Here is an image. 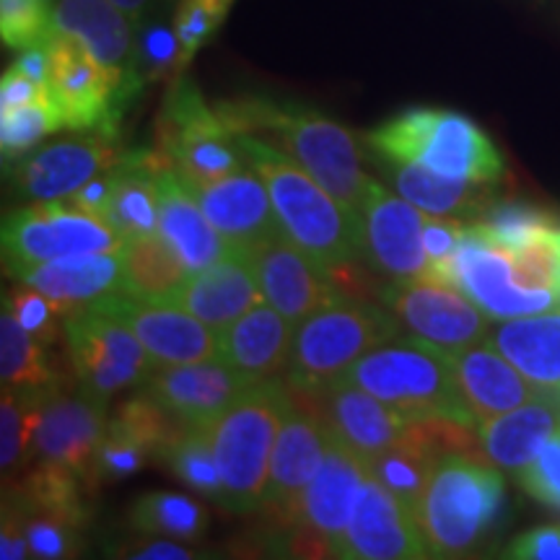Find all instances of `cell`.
<instances>
[{"mask_svg":"<svg viewBox=\"0 0 560 560\" xmlns=\"http://www.w3.org/2000/svg\"><path fill=\"white\" fill-rule=\"evenodd\" d=\"M215 109L234 132L260 138L296 161L361 223L369 177L361 170L359 140L348 128L304 104L270 96H240L215 104Z\"/></svg>","mask_w":560,"mask_h":560,"instance_id":"obj_1","label":"cell"},{"mask_svg":"<svg viewBox=\"0 0 560 560\" xmlns=\"http://www.w3.org/2000/svg\"><path fill=\"white\" fill-rule=\"evenodd\" d=\"M236 136L242 140L249 166L268 187L280 226L293 244H299L325 272L363 255L361 223L342 202L270 143L247 132Z\"/></svg>","mask_w":560,"mask_h":560,"instance_id":"obj_2","label":"cell"},{"mask_svg":"<svg viewBox=\"0 0 560 560\" xmlns=\"http://www.w3.org/2000/svg\"><path fill=\"white\" fill-rule=\"evenodd\" d=\"M291 405V384L272 376L252 384L208 423L210 446L223 486L221 506H226L231 514H252L262 509L272 446Z\"/></svg>","mask_w":560,"mask_h":560,"instance_id":"obj_3","label":"cell"},{"mask_svg":"<svg viewBox=\"0 0 560 560\" xmlns=\"http://www.w3.org/2000/svg\"><path fill=\"white\" fill-rule=\"evenodd\" d=\"M486 457L450 454L436 465L416 509L431 558H457L486 540L503 511V478Z\"/></svg>","mask_w":560,"mask_h":560,"instance_id":"obj_4","label":"cell"},{"mask_svg":"<svg viewBox=\"0 0 560 560\" xmlns=\"http://www.w3.org/2000/svg\"><path fill=\"white\" fill-rule=\"evenodd\" d=\"M376 156L416 161L444 177L495 185L506 174L501 151L470 117L450 109H405L366 136Z\"/></svg>","mask_w":560,"mask_h":560,"instance_id":"obj_5","label":"cell"},{"mask_svg":"<svg viewBox=\"0 0 560 560\" xmlns=\"http://www.w3.org/2000/svg\"><path fill=\"white\" fill-rule=\"evenodd\" d=\"M342 380L359 384L410 420L457 418L478 425L454 380L450 355L412 335H397L369 350Z\"/></svg>","mask_w":560,"mask_h":560,"instance_id":"obj_6","label":"cell"},{"mask_svg":"<svg viewBox=\"0 0 560 560\" xmlns=\"http://www.w3.org/2000/svg\"><path fill=\"white\" fill-rule=\"evenodd\" d=\"M402 325L387 306L342 296L306 317L293 335L289 384L306 397H322L369 350L397 338Z\"/></svg>","mask_w":560,"mask_h":560,"instance_id":"obj_7","label":"cell"},{"mask_svg":"<svg viewBox=\"0 0 560 560\" xmlns=\"http://www.w3.org/2000/svg\"><path fill=\"white\" fill-rule=\"evenodd\" d=\"M166 164L192 187L249 170L240 136L219 109L208 107L192 81L174 79L159 117V149Z\"/></svg>","mask_w":560,"mask_h":560,"instance_id":"obj_8","label":"cell"},{"mask_svg":"<svg viewBox=\"0 0 560 560\" xmlns=\"http://www.w3.org/2000/svg\"><path fill=\"white\" fill-rule=\"evenodd\" d=\"M68 361L75 387L109 402L117 392L138 387L153 374V361L122 319L94 306H81L62 319Z\"/></svg>","mask_w":560,"mask_h":560,"instance_id":"obj_9","label":"cell"},{"mask_svg":"<svg viewBox=\"0 0 560 560\" xmlns=\"http://www.w3.org/2000/svg\"><path fill=\"white\" fill-rule=\"evenodd\" d=\"M122 247L125 240L115 229L83 213L73 202L66 206L62 200H34L3 221L5 272L91 252H122Z\"/></svg>","mask_w":560,"mask_h":560,"instance_id":"obj_10","label":"cell"},{"mask_svg":"<svg viewBox=\"0 0 560 560\" xmlns=\"http://www.w3.org/2000/svg\"><path fill=\"white\" fill-rule=\"evenodd\" d=\"M429 280L459 289L490 322L527 317L560 306V293L556 291L524 289L514 276L511 252L495 247L475 221L467 223L465 240L452 262Z\"/></svg>","mask_w":560,"mask_h":560,"instance_id":"obj_11","label":"cell"},{"mask_svg":"<svg viewBox=\"0 0 560 560\" xmlns=\"http://www.w3.org/2000/svg\"><path fill=\"white\" fill-rule=\"evenodd\" d=\"M382 306L395 314L412 338L454 353L490 335V319L454 285L416 278L402 283H384Z\"/></svg>","mask_w":560,"mask_h":560,"instance_id":"obj_12","label":"cell"},{"mask_svg":"<svg viewBox=\"0 0 560 560\" xmlns=\"http://www.w3.org/2000/svg\"><path fill=\"white\" fill-rule=\"evenodd\" d=\"M52 32L73 39L107 70L117 89V107H125L143 89L138 75V30L112 0H58L52 5Z\"/></svg>","mask_w":560,"mask_h":560,"instance_id":"obj_13","label":"cell"},{"mask_svg":"<svg viewBox=\"0 0 560 560\" xmlns=\"http://www.w3.org/2000/svg\"><path fill=\"white\" fill-rule=\"evenodd\" d=\"M423 221V210L369 177L361 206V249L371 268L392 283L425 278Z\"/></svg>","mask_w":560,"mask_h":560,"instance_id":"obj_14","label":"cell"},{"mask_svg":"<svg viewBox=\"0 0 560 560\" xmlns=\"http://www.w3.org/2000/svg\"><path fill=\"white\" fill-rule=\"evenodd\" d=\"M107 425V402L94 400L79 387L68 389L66 382L55 384L42 395L34 420L32 459L68 467L86 482Z\"/></svg>","mask_w":560,"mask_h":560,"instance_id":"obj_15","label":"cell"},{"mask_svg":"<svg viewBox=\"0 0 560 560\" xmlns=\"http://www.w3.org/2000/svg\"><path fill=\"white\" fill-rule=\"evenodd\" d=\"M94 310L122 319L138 335L145 353L151 355L153 371L219 359V332L177 304H159L117 291L96 301Z\"/></svg>","mask_w":560,"mask_h":560,"instance_id":"obj_16","label":"cell"},{"mask_svg":"<svg viewBox=\"0 0 560 560\" xmlns=\"http://www.w3.org/2000/svg\"><path fill=\"white\" fill-rule=\"evenodd\" d=\"M327 436L330 425L322 420V412L301 408L293 400L272 446L270 478L262 499V511H268L278 527L299 524L301 495L325 462Z\"/></svg>","mask_w":560,"mask_h":560,"instance_id":"obj_17","label":"cell"},{"mask_svg":"<svg viewBox=\"0 0 560 560\" xmlns=\"http://www.w3.org/2000/svg\"><path fill=\"white\" fill-rule=\"evenodd\" d=\"M52 70L50 96L58 104L66 130H100L120 138L122 112L117 107V89L100 62L73 39L50 30Z\"/></svg>","mask_w":560,"mask_h":560,"instance_id":"obj_18","label":"cell"},{"mask_svg":"<svg viewBox=\"0 0 560 560\" xmlns=\"http://www.w3.org/2000/svg\"><path fill=\"white\" fill-rule=\"evenodd\" d=\"M125 153L128 151L120 149V138L91 130V136L55 140L32 156L16 161L11 179L21 198L68 200L96 174L120 164Z\"/></svg>","mask_w":560,"mask_h":560,"instance_id":"obj_19","label":"cell"},{"mask_svg":"<svg viewBox=\"0 0 560 560\" xmlns=\"http://www.w3.org/2000/svg\"><path fill=\"white\" fill-rule=\"evenodd\" d=\"M247 252L265 301L296 327L306 317L342 299L327 272L299 244H293L285 231Z\"/></svg>","mask_w":560,"mask_h":560,"instance_id":"obj_20","label":"cell"},{"mask_svg":"<svg viewBox=\"0 0 560 560\" xmlns=\"http://www.w3.org/2000/svg\"><path fill=\"white\" fill-rule=\"evenodd\" d=\"M429 556V545L423 540L416 514L366 472L342 542V558L416 560Z\"/></svg>","mask_w":560,"mask_h":560,"instance_id":"obj_21","label":"cell"},{"mask_svg":"<svg viewBox=\"0 0 560 560\" xmlns=\"http://www.w3.org/2000/svg\"><path fill=\"white\" fill-rule=\"evenodd\" d=\"M366 472V462L350 452L330 431L325 462L301 495L299 524L319 535L330 548L332 558H342V542H346L350 516H353L355 499H359Z\"/></svg>","mask_w":560,"mask_h":560,"instance_id":"obj_22","label":"cell"},{"mask_svg":"<svg viewBox=\"0 0 560 560\" xmlns=\"http://www.w3.org/2000/svg\"><path fill=\"white\" fill-rule=\"evenodd\" d=\"M252 384V376L231 369L221 359H210L156 369L145 380L143 392H149L182 423H210Z\"/></svg>","mask_w":560,"mask_h":560,"instance_id":"obj_23","label":"cell"},{"mask_svg":"<svg viewBox=\"0 0 560 560\" xmlns=\"http://www.w3.org/2000/svg\"><path fill=\"white\" fill-rule=\"evenodd\" d=\"M192 190L210 223L231 247L249 249L283 234L268 187L252 166Z\"/></svg>","mask_w":560,"mask_h":560,"instance_id":"obj_24","label":"cell"},{"mask_svg":"<svg viewBox=\"0 0 560 560\" xmlns=\"http://www.w3.org/2000/svg\"><path fill=\"white\" fill-rule=\"evenodd\" d=\"M260 301H265V293L255 268H252L249 252L229 247L221 260L198 272H190V278L172 304L190 312L210 330L221 332Z\"/></svg>","mask_w":560,"mask_h":560,"instance_id":"obj_25","label":"cell"},{"mask_svg":"<svg viewBox=\"0 0 560 560\" xmlns=\"http://www.w3.org/2000/svg\"><path fill=\"white\" fill-rule=\"evenodd\" d=\"M446 355H450L462 397L478 425L542 395V389L532 384L490 338Z\"/></svg>","mask_w":560,"mask_h":560,"instance_id":"obj_26","label":"cell"},{"mask_svg":"<svg viewBox=\"0 0 560 560\" xmlns=\"http://www.w3.org/2000/svg\"><path fill=\"white\" fill-rule=\"evenodd\" d=\"M9 276L52 299L66 317L73 310L94 306L96 301L122 291V252H91L52 262H34L11 270Z\"/></svg>","mask_w":560,"mask_h":560,"instance_id":"obj_27","label":"cell"},{"mask_svg":"<svg viewBox=\"0 0 560 560\" xmlns=\"http://www.w3.org/2000/svg\"><path fill=\"white\" fill-rule=\"evenodd\" d=\"M325 420L350 452L366 462L380 457L408 431L410 418L389 408L359 384L340 380L325 392Z\"/></svg>","mask_w":560,"mask_h":560,"instance_id":"obj_28","label":"cell"},{"mask_svg":"<svg viewBox=\"0 0 560 560\" xmlns=\"http://www.w3.org/2000/svg\"><path fill=\"white\" fill-rule=\"evenodd\" d=\"M159 234L187 270L198 272L226 255L231 244L210 223L190 182L172 166H161L159 172Z\"/></svg>","mask_w":560,"mask_h":560,"instance_id":"obj_29","label":"cell"},{"mask_svg":"<svg viewBox=\"0 0 560 560\" xmlns=\"http://www.w3.org/2000/svg\"><path fill=\"white\" fill-rule=\"evenodd\" d=\"M293 335L296 325L268 301H260L219 332V359L255 382L272 380L280 371H289Z\"/></svg>","mask_w":560,"mask_h":560,"instance_id":"obj_30","label":"cell"},{"mask_svg":"<svg viewBox=\"0 0 560 560\" xmlns=\"http://www.w3.org/2000/svg\"><path fill=\"white\" fill-rule=\"evenodd\" d=\"M558 431L560 397L542 392L520 408L480 423V446L495 467L520 472L537 459Z\"/></svg>","mask_w":560,"mask_h":560,"instance_id":"obj_31","label":"cell"},{"mask_svg":"<svg viewBox=\"0 0 560 560\" xmlns=\"http://www.w3.org/2000/svg\"><path fill=\"white\" fill-rule=\"evenodd\" d=\"M382 170H387V177L395 185V190L410 200L412 206L431 215H452L462 221H480L486 210L499 200V192L493 185H482V182L444 177L416 161H397L382 159Z\"/></svg>","mask_w":560,"mask_h":560,"instance_id":"obj_32","label":"cell"},{"mask_svg":"<svg viewBox=\"0 0 560 560\" xmlns=\"http://www.w3.org/2000/svg\"><path fill=\"white\" fill-rule=\"evenodd\" d=\"M488 338L532 384L560 397V306L495 322Z\"/></svg>","mask_w":560,"mask_h":560,"instance_id":"obj_33","label":"cell"},{"mask_svg":"<svg viewBox=\"0 0 560 560\" xmlns=\"http://www.w3.org/2000/svg\"><path fill=\"white\" fill-rule=\"evenodd\" d=\"M170 166L159 151H130L104 223L125 242L159 234V172Z\"/></svg>","mask_w":560,"mask_h":560,"instance_id":"obj_34","label":"cell"},{"mask_svg":"<svg viewBox=\"0 0 560 560\" xmlns=\"http://www.w3.org/2000/svg\"><path fill=\"white\" fill-rule=\"evenodd\" d=\"M190 278V270L179 260L161 234L128 240L122 247V291L145 301L172 304Z\"/></svg>","mask_w":560,"mask_h":560,"instance_id":"obj_35","label":"cell"},{"mask_svg":"<svg viewBox=\"0 0 560 560\" xmlns=\"http://www.w3.org/2000/svg\"><path fill=\"white\" fill-rule=\"evenodd\" d=\"M83 488L86 482L79 472L55 465V462H34L24 478L11 486V495L24 509L58 516L75 527H86L89 509L83 501Z\"/></svg>","mask_w":560,"mask_h":560,"instance_id":"obj_36","label":"cell"},{"mask_svg":"<svg viewBox=\"0 0 560 560\" xmlns=\"http://www.w3.org/2000/svg\"><path fill=\"white\" fill-rule=\"evenodd\" d=\"M0 382L3 389H45L62 382L47 359V346L26 332L5 306L0 317Z\"/></svg>","mask_w":560,"mask_h":560,"instance_id":"obj_37","label":"cell"},{"mask_svg":"<svg viewBox=\"0 0 560 560\" xmlns=\"http://www.w3.org/2000/svg\"><path fill=\"white\" fill-rule=\"evenodd\" d=\"M130 524L138 535L177 537L182 542H198L208 532L210 514L200 501L182 493H145L132 503Z\"/></svg>","mask_w":560,"mask_h":560,"instance_id":"obj_38","label":"cell"},{"mask_svg":"<svg viewBox=\"0 0 560 560\" xmlns=\"http://www.w3.org/2000/svg\"><path fill=\"white\" fill-rule=\"evenodd\" d=\"M159 462L182 486L221 503L223 486L213 446H210L208 423H182L177 436L164 446Z\"/></svg>","mask_w":560,"mask_h":560,"instance_id":"obj_39","label":"cell"},{"mask_svg":"<svg viewBox=\"0 0 560 560\" xmlns=\"http://www.w3.org/2000/svg\"><path fill=\"white\" fill-rule=\"evenodd\" d=\"M45 389H3V400H0V467H3L5 482L32 467V431Z\"/></svg>","mask_w":560,"mask_h":560,"instance_id":"obj_40","label":"cell"},{"mask_svg":"<svg viewBox=\"0 0 560 560\" xmlns=\"http://www.w3.org/2000/svg\"><path fill=\"white\" fill-rule=\"evenodd\" d=\"M475 223L495 247L516 252L535 242L548 229L558 226V219L537 202L499 198L486 210V215Z\"/></svg>","mask_w":560,"mask_h":560,"instance_id":"obj_41","label":"cell"},{"mask_svg":"<svg viewBox=\"0 0 560 560\" xmlns=\"http://www.w3.org/2000/svg\"><path fill=\"white\" fill-rule=\"evenodd\" d=\"M58 130H66V120H62L50 91L39 96L37 102L24 104V107L3 109L0 112V153H3V164H9V161L16 164V161L30 156L34 145H39L42 140Z\"/></svg>","mask_w":560,"mask_h":560,"instance_id":"obj_42","label":"cell"},{"mask_svg":"<svg viewBox=\"0 0 560 560\" xmlns=\"http://www.w3.org/2000/svg\"><path fill=\"white\" fill-rule=\"evenodd\" d=\"M151 459H159L153 446L138 439L136 433L122 429L120 423L109 420L107 433H104L100 450H96L94 465H91L86 486L89 490H94L107 486V482H120L130 475L145 470Z\"/></svg>","mask_w":560,"mask_h":560,"instance_id":"obj_43","label":"cell"},{"mask_svg":"<svg viewBox=\"0 0 560 560\" xmlns=\"http://www.w3.org/2000/svg\"><path fill=\"white\" fill-rule=\"evenodd\" d=\"M234 0H177L174 5V32L179 39V68L190 66L195 55L221 30Z\"/></svg>","mask_w":560,"mask_h":560,"instance_id":"obj_44","label":"cell"},{"mask_svg":"<svg viewBox=\"0 0 560 560\" xmlns=\"http://www.w3.org/2000/svg\"><path fill=\"white\" fill-rule=\"evenodd\" d=\"M138 75L140 81H159L164 75L179 79V39L174 24H164L161 19H149L138 26Z\"/></svg>","mask_w":560,"mask_h":560,"instance_id":"obj_45","label":"cell"},{"mask_svg":"<svg viewBox=\"0 0 560 560\" xmlns=\"http://www.w3.org/2000/svg\"><path fill=\"white\" fill-rule=\"evenodd\" d=\"M5 493H9V490H5ZM24 527L32 558L66 560L81 556L83 527H75V524H70L66 520H58V516L39 514V511L30 509H24Z\"/></svg>","mask_w":560,"mask_h":560,"instance_id":"obj_46","label":"cell"},{"mask_svg":"<svg viewBox=\"0 0 560 560\" xmlns=\"http://www.w3.org/2000/svg\"><path fill=\"white\" fill-rule=\"evenodd\" d=\"M3 306L9 310L21 327L26 332H32L42 346H55L62 335V314L58 306H55L52 299H47L45 293L32 289V285L21 283L11 291V296L5 293Z\"/></svg>","mask_w":560,"mask_h":560,"instance_id":"obj_47","label":"cell"},{"mask_svg":"<svg viewBox=\"0 0 560 560\" xmlns=\"http://www.w3.org/2000/svg\"><path fill=\"white\" fill-rule=\"evenodd\" d=\"M52 30L50 0H0V37L11 50H24Z\"/></svg>","mask_w":560,"mask_h":560,"instance_id":"obj_48","label":"cell"},{"mask_svg":"<svg viewBox=\"0 0 560 560\" xmlns=\"http://www.w3.org/2000/svg\"><path fill=\"white\" fill-rule=\"evenodd\" d=\"M516 478L532 499L560 511V431L545 444L532 465L516 472Z\"/></svg>","mask_w":560,"mask_h":560,"instance_id":"obj_49","label":"cell"},{"mask_svg":"<svg viewBox=\"0 0 560 560\" xmlns=\"http://www.w3.org/2000/svg\"><path fill=\"white\" fill-rule=\"evenodd\" d=\"M467 223L462 219H452V215H431L425 213L423 221V247L425 257H429V270L425 278H431L433 272L452 262V257L457 255L462 240H465Z\"/></svg>","mask_w":560,"mask_h":560,"instance_id":"obj_50","label":"cell"},{"mask_svg":"<svg viewBox=\"0 0 560 560\" xmlns=\"http://www.w3.org/2000/svg\"><path fill=\"white\" fill-rule=\"evenodd\" d=\"M128 156H130V151L125 153V159L120 161V164L109 166V170L96 174L94 179H89L86 185H83L81 190L75 192L73 198H70V202H73L75 208H81L83 213L94 215V219H100V221L107 219L112 198H115L117 187H120V179H122V172H125V161H128Z\"/></svg>","mask_w":560,"mask_h":560,"instance_id":"obj_51","label":"cell"},{"mask_svg":"<svg viewBox=\"0 0 560 560\" xmlns=\"http://www.w3.org/2000/svg\"><path fill=\"white\" fill-rule=\"evenodd\" d=\"M109 556L117 558H130V560H195L200 558V552H195L190 545L166 540L161 535H145V537H130V540L117 542L109 550Z\"/></svg>","mask_w":560,"mask_h":560,"instance_id":"obj_52","label":"cell"},{"mask_svg":"<svg viewBox=\"0 0 560 560\" xmlns=\"http://www.w3.org/2000/svg\"><path fill=\"white\" fill-rule=\"evenodd\" d=\"M0 558L3 560H24L32 558L30 540H26L24 509L9 493L3 499V522H0Z\"/></svg>","mask_w":560,"mask_h":560,"instance_id":"obj_53","label":"cell"},{"mask_svg":"<svg viewBox=\"0 0 560 560\" xmlns=\"http://www.w3.org/2000/svg\"><path fill=\"white\" fill-rule=\"evenodd\" d=\"M506 556L516 560H560V524L524 532L509 545Z\"/></svg>","mask_w":560,"mask_h":560,"instance_id":"obj_54","label":"cell"},{"mask_svg":"<svg viewBox=\"0 0 560 560\" xmlns=\"http://www.w3.org/2000/svg\"><path fill=\"white\" fill-rule=\"evenodd\" d=\"M47 89L39 86L37 81H32L30 75H24L16 68H9L0 79V112L3 109H16L24 104L37 102L39 96H45Z\"/></svg>","mask_w":560,"mask_h":560,"instance_id":"obj_55","label":"cell"},{"mask_svg":"<svg viewBox=\"0 0 560 560\" xmlns=\"http://www.w3.org/2000/svg\"><path fill=\"white\" fill-rule=\"evenodd\" d=\"M13 68L21 70L24 75H30L32 81H37L39 86H50V70H52V47H50V34L45 39L34 42V45L19 50V58L13 62Z\"/></svg>","mask_w":560,"mask_h":560,"instance_id":"obj_56","label":"cell"},{"mask_svg":"<svg viewBox=\"0 0 560 560\" xmlns=\"http://www.w3.org/2000/svg\"><path fill=\"white\" fill-rule=\"evenodd\" d=\"M112 3H115L138 30L140 24H145V21L156 16L161 5H164V0H112Z\"/></svg>","mask_w":560,"mask_h":560,"instance_id":"obj_57","label":"cell"},{"mask_svg":"<svg viewBox=\"0 0 560 560\" xmlns=\"http://www.w3.org/2000/svg\"><path fill=\"white\" fill-rule=\"evenodd\" d=\"M545 242H548L552 270H556V283L560 289V226H552L550 231H545Z\"/></svg>","mask_w":560,"mask_h":560,"instance_id":"obj_58","label":"cell"}]
</instances>
